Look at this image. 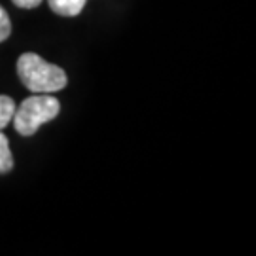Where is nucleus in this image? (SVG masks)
<instances>
[{
	"mask_svg": "<svg viewBox=\"0 0 256 256\" xmlns=\"http://www.w3.org/2000/svg\"><path fill=\"white\" fill-rule=\"evenodd\" d=\"M18 76L32 93H57L66 88L68 78L61 66L44 61L36 54H23L18 61Z\"/></svg>",
	"mask_w": 256,
	"mask_h": 256,
	"instance_id": "obj_1",
	"label": "nucleus"
},
{
	"mask_svg": "<svg viewBox=\"0 0 256 256\" xmlns=\"http://www.w3.org/2000/svg\"><path fill=\"white\" fill-rule=\"evenodd\" d=\"M61 102L52 93H34L21 102V106L16 108L14 114V126L16 131L23 137H32L44 124L52 122L59 116Z\"/></svg>",
	"mask_w": 256,
	"mask_h": 256,
	"instance_id": "obj_2",
	"label": "nucleus"
},
{
	"mask_svg": "<svg viewBox=\"0 0 256 256\" xmlns=\"http://www.w3.org/2000/svg\"><path fill=\"white\" fill-rule=\"evenodd\" d=\"M86 2L88 0H48L50 8L57 16H63V18H76L80 16L86 8Z\"/></svg>",
	"mask_w": 256,
	"mask_h": 256,
	"instance_id": "obj_3",
	"label": "nucleus"
},
{
	"mask_svg": "<svg viewBox=\"0 0 256 256\" xmlns=\"http://www.w3.org/2000/svg\"><path fill=\"white\" fill-rule=\"evenodd\" d=\"M16 108L18 104L12 97L0 95V131L10 126V122L14 120V114H16Z\"/></svg>",
	"mask_w": 256,
	"mask_h": 256,
	"instance_id": "obj_4",
	"label": "nucleus"
},
{
	"mask_svg": "<svg viewBox=\"0 0 256 256\" xmlns=\"http://www.w3.org/2000/svg\"><path fill=\"white\" fill-rule=\"evenodd\" d=\"M12 169H14V156L10 150V140L0 131V174L10 173Z\"/></svg>",
	"mask_w": 256,
	"mask_h": 256,
	"instance_id": "obj_5",
	"label": "nucleus"
},
{
	"mask_svg": "<svg viewBox=\"0 0 256 256\" xmlns=\"http://www.w3.org/2000/svg\"><path fill=\"white\" fill-rule=\"evenodd\" d=\"M10 34H12V21H10V16L6 14V10L0 6V44L4 40H8Z\"/></svg>",
	"mask_w": 256,
	"mask_h": 256,
	"instance_id": "obj_6",
	"label": "nucleus"
},
{
	"mask_svg": "<svg viewBox=\"0 0 256 256\" xmlns=\"http://www.w3.org/2000/svg\"><path fill=\"white\" fill-rule=\"evenodd\" d=\"M18 8H25V10H32V8H38L40 4H42V0H12Z\"/></svg>",
	"mask_w": 256,
	"mask_h": 256,
	"instance_id": "obj_7",
	"label": "nucleus"
}]
</instances>
